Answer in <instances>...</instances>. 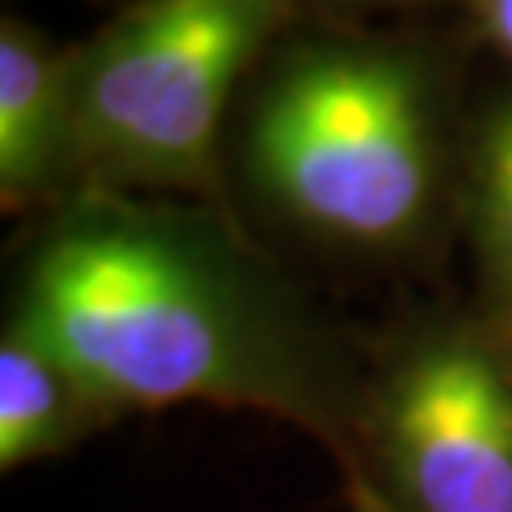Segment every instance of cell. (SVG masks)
<instances>
[{"label": "cell", "instance_id": "obj_1", "mask_svg": "<svg viewBox=\"0 0 512 512\" xmlns=\"http://www.w3.org/2000/svg\"><path fill=\"white\" fill-rule=\"evenodd\" d=\"M4 319L42 338L122 418L262 414L353 475L365 342L327 319L228 209L88 190L23 224Z\"/></svg>", "mask_w": 512, "mask_h": 512}, {"label": "cell", "instance_id": "obj_2", "mask_svg": "<svg viewBox=\"0 0 512 512\" xmlns=\"http://www.w3.org/2000/svg\"><path fill=\"white\" fill-rule=\"evenodd\" d=\"M296 27L239 99V183L319 255L418 262L456 228L463 107L448 61L421 38Z\"/></svg>", "mask_w": 512, "mask_h": 512}, {"label": "cell", "instance_id": "obj_3", "mask_svg": "<svg viewBox=\"0 0 512 512\" xmlns=\"http://www.w3.org/2000/svg\"><path fill=\"white\" fill-rule=\"evenodd\" d=\"M300 16V0H126L73 46L84 194L224 209L239 99Z\"/></svg>", "mask_w": 512, "mask_h": 512}, {"label": "cell", "instance_id": "obj_4", "mask_svg": "<svg viewBox=\"0 0 512 512\" xmlns=\"http://www.w3.org/2000/svg\"><path fill=\"white\" fill-rule=\"evenodd\" d=\"M349 509L512 512V327L475 300L365 342Z\"/></svg>", "mask_w": 512, "mask_h": 512}, {"label": "cell", "instance_id": "obj_5", "mask_svg": "<svg viewBox=\"0 0 512 512\" xmlns=\"http://www.w3.org/2000/svg\"><path fill=\"white\" fill-rule=\"evenodd\" d=\"M84 194L73 46L23 16L0 23V209L23 224Z\"/></svg>", "mask_w": 512, "mask_h": 512}, {"label": "cell", "instance_id": "obj_6", "mask_svg": "<svg viewBox=\"0 0 512 512\" xmlns=\"http://www.w3.org/2000/svg\"><path fill=\"white\" fill-rule=\"evenodd\" d=\"M126 421L69 361L12 319L0 323V471L61 459Z\"/></svg>", "mask_w": 512, "mask_h": 512}, {"label": "cell", "instance_id": "obj_7", "mask_svg": "<svg viewBox=\"0 0 512 512\" xmlns=\"http://www.w3.org/2000/svg\"><path fill=\"white\" fill-rule=\"evenodd\" d=\"M456 232L475 266L471 300L512 327V76L463 110Z\"/></svg>", "mask_w": 512, "mask_h": 512}, {"label": "cell", "instance_id": "obj_8", "mask_svg": "<svg viewBox=\"0 0 512 512\" xmlns=\"http://www.w3.org/2000/svg\"><path fill=\"white\" fill-rule=\"evenodd\" d=\"M475 38L512 76V0H463Z\"/></svg>", "mask_w": 512, "mask_h": 512}, {"label": "cell", "instance_id": "obj_9", "mask_svg": "<svg viewBox=\"0 0 512 512\" xmlns=\"http://www.w3.org/2000/svg\"><path fill=\"white\" fill-rule=\"evenodd\" d=\"M425 0H300V8H334V12H376V8H406Z\"/></svg>", "mask_w": 512, "mask_h": 512}, {"label": "cell", "instance_id": "obj_10", "mask_svg": "<svg viewBox=\"0 0 512 512\" xmlns=\"http://www.w3.org/2000/svg\"><path fill=\"white\" fill-rule=\"evenodd\" d=\"M349 512H376V509H349Z\"/></svg>", "mask_w": 512, "mask_h": 512}]
</instances>
